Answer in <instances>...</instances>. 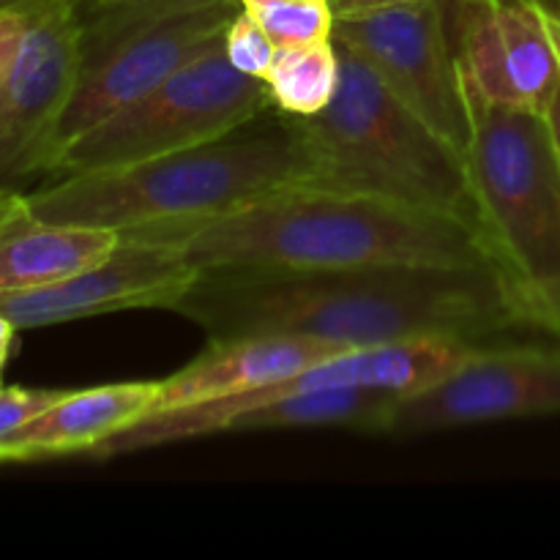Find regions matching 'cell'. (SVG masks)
<instances>
[{
  "label": "cell",
  "instance_id": "6da1fadb",
  "mask_svg": "<svg viewBox=\"0 0 560 560\" xmlns=\"http://www.w3.org/2000/svg\"><path fill=\"white\" fill-rule=\"evenodd\" d=\"M173 312L211 339L295 337L337 348L448 334L495 342L530 328L498 268H200Z\"/></svg>",
  "mask_w": 560,
  "mask_h": 560
},
{
  "label": "cell",
  "instance_id": "7a4b0ae2",
  "mask_svg": "<svg viewBox=\"0 0 560 560\" xmlns=\"http://www.w3.org/2000/svg\"><path fill=\"white\" fill-rule=\"evenodd\" d=\"M120 238L178 246L197 268H498L470 219L337 186H299L222 217Z\"/></svg>",
  "mask_w": 560,
  "mask_h": 560
},
{
  "label": "cell",
  "instance_id": "3957f363",
  "mask_svg": "<svg viewBox=\"0 0 560 560\" xmlns=\"http://www.w3.org/2000/svg\"><path fill=\"white\" fill-rule=\"evenodd\" d=\"M299 186H323L317 159L293 115L268 109L217 140L167 156L55 175L52 184L25 191V202L47 222L124 235L222 217Z\"/></svg>",
  "mask_w": 560,
  "mask_h": 560
},
{
  "label": "cell",
  "instance_id": "277c9868",
  "mask_svg": "<svg viewBox=\"0 0 560 560\" xmlns=\"http://www.w3.org/2000/svg\"><path fill=\"white\" fill-rule=\"evenodd\" d=\"M468 140L463 159L476 224L536 328L560 282V156L545 113L487 98L459 71Z\"/></svg>",
  "mask_w": 560,
  "mask_h": 560
},
{
  "label": "cell",
  "instance_id": "5b68a950",
  "mask_svg": "<svg viewBox=\"0 0 560 560\" xmlns=\"http://www.w3.org/2000/svg\"><path fill=\"white\" fill-rule=\"evenodd\" d=\"M337 49L334 98L317 115L295 118L323 186L372 191L476 224L463 151L388 91L359 55L339 44Z\"/></svg>",
  "mask_w": 560,
  "mask_h": 560
},
{
  "label": "cell",
  "instance_id": "8992f818",
  "mask_svg": "<svg viewBox=\"0 0 560 560\" xmlns=\"http://www.w3.org/2000/svg\"><path fill=\"white\" fill-rule=\"evenodd\" d=\"M241 0H80L77 74L49 135L47 170L85 135L224 36Z\"/></svg>",
  "mask_w": 560,
  "mask_h": 560
},
{
  "label": "cell",
  "instance_id": "52a82bcc",
  "mask_svg": "<svg viewBox=\"0 0 560 560\" xmlns=\"http://www.w3.org/2000/svg\"><path fill=\"white\" fill-rule=\"evenodd\" d=\"M277 109L266 80L244 74L224 55V36L197 58L71 140L49 175L124 167L217 140Z\"/></svg>",
  "mask_w": 560,
  "mask_h": 560
},
{
  "label": "cell",
  "instance_id": "ba28073f",
  "mask_svg": "<svg viewBox=\"0 0 560 560\" xmlns=\"http://www.w3.org/2000/svg\"><path fill=\"white\" fill-rule=\"evenodd\" d=\"M80 0H33L0 14V191L47 170V145L77 74Z\"/></svg>",
  "mask_w": 560,
  "mask_h": 560
},
{
  "label": "cell",
  "instance_id": "9c48e42d",
  "mask_svg": "<svg viewBox=\"0 0 560 560\" xmlns=\"http://www.w3.org/2000/svg\"><path fill=\"white\" fill-rule=\"evenodd\" d=\"M334 42L359 55L383 85L459 151L468 140L452 0H421L337 16Z\"/></svg>",
  "mask_w": 560,
  "mask_h": 560
},
{
  "label": "cell",
  "instance_id": "30bf717a",
  "mask_svg": "<svg viewBox=\"0 0 560 560\" xmlns=\"http://www.w3.org/2000/svg\"><path fill=\"white\" fill-rule=\"evenodd\" d=\"M560 413V345L490 342L454 375L397 399L386 432H432Z\"/></svg>",
  "mask_w": 560,
  "mask_h": 560
},
{
  "label": "cell",
  "instance_id": "8fae6325",
  "mask_svg": "<svg viewBox=\"0 0 560 560\" xmlns=\"http://www.w3.org/2000/svg\"><path fill=\"white\" fill-rule=\"evenodd\" d=\"M200 268L178 249L145 238H120L98 266L47 284L0 295V315L20 328L58 326L126 310H173Z\"/></svg>",
  "mask_w": 560,
  "mask_h": 560
},
{
  "label": "cell",
  "instance_id": "7c38bea8",
  "mask_svg": "<svg viewBox=\"0 0 560 560\" xmlns=\"http://www.w3.org/2000/svg\"><path fill=\"white\" fill-rule=\"evenodd\" d=\"M459 71L487 98L545 113L560 63L545 0H452Z\"/></svg>",
  "mask_w": 560,
  "mask_h": 560
},
{
  "label": "cell",
  "instance_id": "4fadbf2b",
  "mask_svg": "<svg viewBox=\"0 0 560 560\" xmlns=\"http://www.w3.org/2000/svg\"><path fill=\"white\" fill-rule=\"evenodd\" d=\"M162 381L107 383L63 392L42 416L0 443V463L96 452L102 443L159 408Z\"/></svg>",
  "mask_w": 560,
  "mask_h": 560
},
{
  "label": "cell",
  "instance_id": "5bb4252c",
  "mask_svg": "<svg viewBox=\"0 0 560 560\" xmlns=\"http://www.w3.org/2000/svg\"><path fill=\"white\" fill-rule=\"evenodd\" d=\"M342 350L350 348L295 337L211 339V345L191 364L164 377L156 410L213 402L271 386Z\"/></svg>",
  "mask_w": 560,
  "mask_h": 560
},
{
  "label": "cell",
  "instance_id": "9a60e30c",
  "mask_svg": "<svg viewBox=\"0 0 560 560\" xmlns=\"http://www.w3.org/2000/svg\"><path fill=\"white\" fill-rule=\"evenodd\" d=\"M118 244L113 230L47 222L27 208L25 191H0V295L77 277Z\"/></svg>",
  "mask_w": 560,
  "mask_h": 560
},
{
  "label": "cell",
  "instance_id": "2e32d148",
  "mask_svg": "<svg viewBox=\"0 0 560 560\" xmlns=\"http://www.w3.org/2000/svg\"><path fill=\"white\" fill-rule=\"evenodd\" d=\"M399 397L372 388H306L288 392L235 416L224 432L306 430V427H350L386 432Z\"/></svg>",
  "mask_w": 560,
  "mask_h": 560
},
{
  "label": "cell",
  "instance_id": "e0dca14e",
  "mask_svg": "<svg viewBox=\"0 0 560 560\" xmlns=\"http://www.w3.org/2000/svg\"><path fill=\"white\" fill-rule=\"evenodd\" d=\"M339 85V49L334 38L277 47L266 88L279 113L310 118L328 107Z\"/></svg>",
  "mask_w": 560,
  "mask_h": 560
},
{
  "label": "cell",
  "instance_id": "ac0fdd59",
  "mask_svg": "<svg viewBox=\"0 0 560 560\" xmlns=\"http://www.w3.org/2000/svg\"><path fill=\"white\" fill-rule=\"evenodd\" d=\"M277 47L334 38V11L328 0H241Z\"/></svg>",
  "mask_w": 560,
  "mask_h": 560
},
{
  "label": "cell",
  "instance_id": "d6986e66",
  "mask_svg": "<svg viewBox=\"0 0 560 560\" xmlns=\"http://www.w3.org/2000/svg\"><path fill=\"white\" fill-rule=\"evenodd\" d=\"M224 55L238 71L266 80L273 55H277V44L271 42V36L262 31L260 22L249 11L241 9L224 31Z\"/></svg>",
  "mask_w": 560,
  "mask_h": 560
},
{
  "label": "cell",
  "instance_id": "ffe728a7",
  "mask_svg": "<svg viewBox=\"0 0 560 560\" xmlns=\"http://www.w3.org/2000/svg\"><path fill=\"white\" fill-rule=\"evenodd\" d=\"M66 388H3L0 386V443L31 424L49 405L63 397Z\"/></svg>",
  "mask_w": 560,
  "mask_h": 560
},
{
  "label": "cell",
  "instance_id": "44dd1931",
  "mask_svg": "<svg viewBox=\"0 0 560 560\" xmlns=\"http://www.w3.org/2000/svg\"><path fill=\"white\" fill-rule=\"evenodd\" d=\"M405 3H421V0H328V5H331L334 11V20H337V16L366 14V11L392 9V5H405Z\"/></svg>",
  "mask_w": 560,
  "mask_h": 560
},
{
  "label": "cell",
  "instance_id": "7402d4cb",
  "mask_svg": "<svg viewBox=\"0 0 560 560\" xmlns=\"http://www.w3.org/2000/svg\"><path fill=\"white\" fill-rule=\"evenodd\" d=\"M536 328H539V331L556 334V337H560V282H558V288L547 295L545 306H541V312H539V320H536Z\"/></svg>",
  "mask_w": 560,
  "mask_h": 560
},
{
  "label": "cell",
  "instance_id": "603a6c76",
  "mask_svg": "<svg viewBox=\"0 0 560 560\" xmlns=\"http://www.w3.org/2000/svg\"><path fill=\"white\" fill-rule=\"evenodd\" d=\"M545 118H547V126H550L552 142H556V151H558V156H560V82H558L556 91H552L550 102H547Z\"/></svg>",
  "mask_w": 560,
  "mask_h": 560
},
{
  "label": "cell",
  "instance_id": "cb8c5ba5",
  "mask_svg": "<svg viewBox=\"0 0 560 560\" xmlns=\"http://www.w3.org/2000/svg\"><path fill=\"white\" fill-rule=\"evenodd\" d=\"M547 22H550V33H552V44H556V52H558V63H560V11L552 9L547 3Z\"/></svg>",
  "mask_w": 560,
  "mask_h": 560
},
{
  "label": "cell",
  "instance_id": "d4e9b609",
  "mask_svg": "<svg viewBox=\"0 0 560 560\" xmlns=\"http://www.w3.org/2000/svg\"><path fill=\"white\" fill-rule=\"evenodd\" d=\"M27 3H33V0H0V14H3V11H14V9H20V5H27Z\"/></svg>",
  "mask_w": 560,
  "mask_h": 560
},
{
  "label": "cell",
  "instance_id": "484cf974",
  "mask_svg": "<svg viewBox=\"0 0 560 560\" xmlns=\"http://www.w3.org/2000/svg\"><path fill=\"white\" fill-rule=\"evenodd\" d=\"M545 3H550L552 9H558V11H560V0H545Z\"/></svg>",
  "mask_w": 560,
  "mask_h": 560
},
{
  "label": "cell",
  "instance_id": "4316f807",
  "mask_svg": "<svg viewBox=\"0 0 560 560\" xmlns=\"http://www.w3.org/2000/svg\"><path fill=\"white\" fill-rule=\"evenodd\" d=\"M0 370H3V364H0Z\"/></svg>",
  "mask_w": 560,
  "mask_h": 560
}]
</instances>
